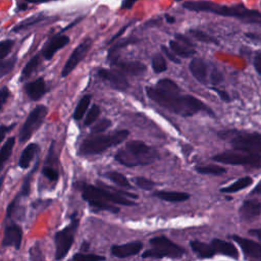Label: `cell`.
Instances as JSON below:
<instances>
[{
    "label": "cell",
    "instance_id": "obj_1",
    "mask_svg": "<svg viewBox=\"0 0 261 261\" xmlns=\"http://www.w3.org/2000/svg\"><path fill=\"white\" fill-rule=\"evenodd\" d=\"M146 93L148 97L161 107L182 116H192L200 111H205L209 115H214L213 111L201 100L191 96L181 95L180 89L173 91H165L158 87H147Z\"/></svg>",
    "mask_w": 261,
    "mask_h": 261
},
{
    "label": "cell",
    "instance_id": "obj_2",
    "mask_svg": "<svg viewBox=\"0 0 261 261\" xmlns=\"http://www.w3.org/2000/svg\"><path fill=\"white\" fill-rule=\"evenodd\" d=\"M182 6L192 11L198 12H210L222 16L234 17L244 22L251 24L261 25V13L257 10L249 9L248 7L242 4L234 5H222L211 1L206 0H197V1H187Z\"/></svg>",
    "mask_w": 261,
    "mask_h": 261
},
{
    "label": "cell",
    "instance_id": "obj_3",
    "mask_svg": "<svg viewBox=\"0 0 261 261\" xmlns=\"http://www.w3.org/2000/svg\"><path fill=\"white\" fill-rule=\"evenodd\" d=\"M114 158L126 167H134L153 163L159 158V153L142 141H129L115 153Z\"/></svg>",
    "mask_w": 261,
    "mask_h": 261
},
{
    "label": "cell",
    "instance_id": "obj_4",
    "mask_svg": "<svg viewBox=\"0 0 261 261\" xmlns=\"http://www.w3.org/2000/svg\"><path fill=\"white\" fill-rule=\"evenodd\" d=\"M129 136L127 129H116L110 134H97L85 139L79 148L80 155H96L124 142Z\"/></svg>",
    "mask_w": 261,
    "mask_h": 261
},
{
    "label": "cell",
    "instance_id": "obj_5",
    "mask_svg": "<svg viewBox=\"0 0 261 261\" xmlns=\"http://www.w3.org/2000/svg\"><path fill=\"white\" fill-rule=\"evenodd\" d=\"M75 186H76V189H79L82 192L83 199L86 200L87 202L89 200H101V201H106L109 203L124 205V206L137 205L134 199L122 196L117 192L113 191L112 189L108 191L103 189L101 186L95 187L85 181H79L77 184H75Z\"/></svg>",
    "mask_w": 261,
    "mask_h": 261
},
{
    "label": "cell",
    "instance_id": "obj_6",
    "mask_svg": "<svg viewBox=\"0 0 261 261\" xmlns=\"http://www.w3.org/2000/svg\"><path fill=\"white\" fill-rule=\"evenodd\" d=\"M150 245L152 246V248L146 250L142 254V258H180L185 254V250L181 247H179L164 236L151 239Z\"/></svg>",
    "mask_w": 261,
    "mask_h": 261
},
{
    "label": "cell",
    "instance_id": "obj_7",
    "mask_svg": "<svg viewBox=\"0 0 261 261\" xmlns=\"http://www.w3.org/2000/svg\"><path fill=\"white\" fill-rule=\"evenodd\" d=\"M80 224V218L77 214L74 212L70 215V222L61 230L57 231L54 236V244H55V259L61 260L65 258L67 253L69 252L73 242L74 236L77 231Z\"/></svg>",
    "mask_w": 261,
    "mask_h": 261
},
{
    "label": "cell",
    "instance_id": "obj_8",
    "mask_svg": "<svg viewBox=\"0 0 261 261\" xmlns=\"http://www.w3.org/2000/svg\"><path fill=\"white\" fill-rule=\"evenodd\" d=\"M219 137L228 139L231 146L237 150H244L261 154V134L259 133H241L228 130L219 133Z\"/></svg>",
    "mask_w": 261,
    "mask_h": 261
},
{
    "label": "cell",
    "instance_id": "obj_9",
    "mask_svg": "<svg viewBox=\"0 0 261 261\" xmlns=\"http://www.w3.org/2000/svg\"><path fill=\"white\" fill-rule=\"evenodd\" d=\"M212 159L216 162L230 165H243L254 168L261 167V154L244 150L236 149V151H225L218 153L214 155Z\"/></svg>",
    "mask_w": 261,
    "mask_h": 261
},
{
    "label": "cell",
    "instance_id": "obj_10",
    "mask_svg": "<svg viewBox=\"0 0 261 261\" xmlns=\"http://www.w3.org/2000/svg\"><path fill=\"white\" fill-rule=\"evenodd\" d=\"M48 108L45 105H37L28 115L25 121L23 122L22 126L20 127L18 137L19 142L24 143L29 141L32 136L40 128L42 125L45 117L47 116Z\"/></svg>",
    "mask_w": 261,
    "mask_h": 261
},
{
    "label": "cell",
    "instance_id": "obj_11",
    "mask_svg": "<svg viewBox=\"0 0 261 261\" xmlns=\"http://www.w3.org/2000/svg\"><path fill=\"white\" fill-rule=\"evenodd\" d=\"M91 46H92V40L88 38V39H85L80 45H77V47L74 48V50L66 60L61 70L62 77H66L69 73H71V71L77 66V64L86 57Z\"/></svg>",
    "mask_w": 261,
    "mask_h": 261
},
{
    "label": "cell",
    "instance_id": "obj_12",
    "mask_svg": "<svg viewBox=\"0 0 261 261\" xmlns=\"http://www.w3.org/2000/svg\"><path fill=\"white\" fill-rule=\"evenodd\" d=\"M109 60L112 67L124 75H140L147 69V66L138 60H121L117 56H113Z\"/></svg>",
    "mask_w": 261,
    "mask_h": 261
},
{
    "label": "cell",
    "instance_id": "obj_13",
    "mask_svg": "<svg viewBox=\"0 0 261 261\" xmlns=\"http://www.w3.org/2000/svg\"><path fill=\"white\" fill-rule=\"evenodd\" d=\"M97 75L107 82L113 89L118 91H125L129 88V83L125 75L115 69L100 68L97 71Z\"/></svg>",
    "mask_w": 261,
    "mask_h": 261
},
{
    "label": "cell",
    "instance_id": "obj_14",
    "mask_svg": "<svg viewBox=\"0 0 261 261\" xmlns=\"http://www.w3.org/2000/svg\"><path fill=\"white\" fill-rule=\"evenodd\" d=\"M22 228L16 223H10L5 226L4 234L2 239V247H14L15 250H19L22 243Z\"/></svg>",
    "mask_w": 261,
    "mask_h": 261
},
{
    "label": "cell",
    "instance_id": "obj_15",
    "mask_svg": "<svg viewBox=\"0 0 261 261\" xmlns=\"http://www.w3.org/2000/svg\"><path fill=\"white\" fill-rule=\"evenodd\" d=\"M231 239L239 245L247 258L261 260V245L259 243L237 234L231 236Z\"/></svg>",
    "mask_w": 261,
    "mask_h": 261
},
{
    "label": "cell",
    "instance_id": "obj_16",
    "mask_svg": "<svg viewBox=\"0 0 261 261\" xmlns=\"http://www.w3.org/2000/svg\"><path fill=\"white\" fill-rule=\"evenodd\" d=\"M68 43H69V38L67 36L58 34V35L52 37L46 43V45L43 47V49L41 51V54L46 60H50L58 50H60L61 48L66 46Z\"/></svg>",
    "mask_w": 261,
    "mask_h": 261
},
{
    "label": "cell",
    "instance_id": "obj_17",
    "mask_svg": "<svg viewBox=\"0 0 261 261\" xmlns=\"http://www.w3.org/2000/svg\"><path fill=\"white\" fill-rule=\"evenodd\" d=\"M143 248V244L140 241H134L122 245H114L111 247L110 252L114 257L126 258L137 255Z\"/></svg>",
    "mask_w": 261,
    "mask_h": 261
},
{
    "label": "cell",
    "instance_id": "obj_18",
    "mask_svg": "<svg viewBox=\"0 0 261 261\" xmlns=\"http://www.w3.org/2000/svg\"><path fill=\"white\" fill-rule=\"evenodd\" d=\"M24 90L32 101H38L46 94L47 86L43 77H38L33 82L27 83L24 85Z\"/></svg>",
    "mask_w": 261,
    "mask_h": 261
},
{
    "label": "cell",
    "instance_id": "obj_19",
    "mask_svg": "<svg viewBox=\"0 0 261 261\" xmlns=\"http://www.w3.org/2000/svg\"><path fill=\"white\" fill-rule=\"evenodd\" d=\"M190 71L193 76L201 84H206L208 81V66L202 58L195 57L192 59L189 65Z\"/></svg>",
    "mask_w": 261,
    "mask_h": 261
},
{
    "label": "cell",
    "instance_id": "obj_20",
    "mask_svg": "<svg viewBox=\"0 0 261 261\" xmlns=\"http://www.w3.org/2000/svg\"><path fill=\"white\" fill-rule=\"evenodd\" d=\"M261 214V203L257 200H246L240 208V216L243 220H252Z\"/></svg>",
    "mask_w": 261,
    "mask_h": 261
},
{
    "label": "cell",
    "instance_id": "obj_21",
    "mask_svg": "<svg viewBox=\"0 0 261 261\" xmlns=\"http://www.w3.org/2000/svg\"><path fill=\"white\" fill-rule=\"evenodd\" d=\"M211 244L216 254H221L233 259L239 258V252L234 247V245H232L231 243L220 240V239H213L211 241Z\"/></svg>",
    "mask_w": 261,
    "mask_h": 261
},
{
    "label": "cell",
    "instance_id": "obj_22",
    "mask_svg": "<svg viewBox=\"0 0 261 261\" xmlns=\"http://www.w3.org/2000/svg\"><path fill=\"white\" fill-rule=\"evenodd\" d=\"M40 147L38 144L36 143H31L29 144L21 152L19 160H18V165L20 168L22 169H27L30 167L31 162L33 161V159L35 158L36 154L39 153Z\"/></svg>",
    "mask_w": 261,
    "mask_h": 261
},
{
    "label": "cell",
    "instance_id": "obj_23",
    "mask_svg": "<svg viewBox=\"0 0 261 261\" xmlns=\"http://www.w3.org/2000/svg\"><path fill=\"white\" fill-rule=\"evenodd\" d=\"M39 167V159L36 161V163L34 164L33 168L29 171V173L25 175L22 184H21V187H20V190L19 192L16 194V196L13 198L15 199L17 202H20V200L22 198H25L30 195L31 193V186H32V181H33V177H34V174L35 172L37 171Z\"/></svg>",
    "mask_w": 261,
    "mask_h": 261
},
{
    "label": "cell",
    "instance_id": "obj_24",
    "mask_svg": "<svg viewBox=\"0 0 261 261\" xmlns=\"http://www.w3.org/2000/svg\"><path fill=\"white\" fill-rule=\"evenodd\" d=\"M153 196L163 201L171 202V203L184 202L190 198V195L188 193L175 192V191H156L153 193Z\"/></svg>",
    "mask_w": 261,
    "mask_h": 261
},
{
    "label": "cell",
    "instance_id": "obj_25",
    "mask_svg": "<svg viewBox=\"0 0 261 261\" xmlns=\"http://www.w3.org/2000/svg\"><path fill=\"white\" fill-rule=\"evenodd\" d=\"M190 246L193 252L201 258H211L216 254L211 243L207 244L200 241H192Z\"/></svg>",
    "mask_w": 261,
    "mask_h": 261
},
{
    "label": "cell",
    "instance_id": "obj_26",
    "mask_svg": "<svg viewBox=\"0 0 261 261\" xmlns=\"http://www.w3.org/2000/svg\"><path fill=\"white\" fill-rule=\"evenodd\" d=\"M41 62V56L40 54H36L34 55L24 65V67L21 70L20 73V77H19V82H25L31 75L32 73L38 68L39 64Z\"/></svg>",
    "mask_w": 261,
    "mask_h": 261
},
{
    "label": "cell",
    "instance_id": "obj_27",
    "mask_svg": "<svg viewBox=\"0 0 261 261\" xmlns=\"http://www.w3.org/2000/svg\"><path fill=\"white\" fill-rule=\"evenodd\" d=\"M169 48L176 55H178L180 57H184V58L190 57L193 54H195V50L192 47H190V46H188V45H186V44H184V43H181L177 40H171L169 42Z\"/></svg>",
    "mask_w": 261,
    "mask_h": 261
},
{
    "label": "cell",
    "instance_id": "obj_28",
    "mask_svg": "<svg viewBox=\"0 0 261 261\" xmlns=\"http://www.w3.org/2000/svg\"><path fill=\"white\" fill-rule=\"evenodd\" d=\"M253 182V179L251 176H244L240 179H238L237 181L232 182L231 185L224 187L221 189L222 193H236L239 191H242L248 187H250Z\"/></svg>",
    "mask_w": 261,
    "mask_h": 261
},
{
    "label": "cell",
    "instance_id": "obj_29",
    "mask_svg": "<svg viewBox=\"0 0 261 261\" xmlns=\"http://www.w3.org/2000/svg\"><path fill=\"white\" fill-rule=\"evenodd\" d=\"M14 145H15V138L10 137L5 141L4 145L0 148V172H1L5 162L9 159Z\"/></svg>",
    "mask_w": 261,
    "mask_h": 261
},
{
    "label": "cell",
    "instance_id": "obj_30",
    "mask_svg": "<svg viewBox=\"0 0 261 261\" xmlns=\"http://www.w3.org/2000/svg\"><path fill=\"white\" fill-rule=\"evenodd\" d=\"M45 18V15L43 13H40V14H36V15H33L29 18H25L24 20H22L21 22H19L18 24H16L13 29H12V32L14 33H17V32H20V31H23V30H27L39 22H41L42 20H44Z\"/></svg>",
    "mask_w": 261,
    "mask_h": 261
},
{
    "label": "cell",
    "instance_id": "obj_31",
    "mask_svg": "<svg viewBox=\"0 0 261 261\" xmlns=\"http://www.w3.org/2000/svg\"><path fill=\"white\" fill-rule=\"evenodd\" d=\"M90 103H91V95H85L81 98V100L77 102L76 107L73 112L74 120H81L84 117Z\"/></svg>",
    "mask_w": 261,
    "mask_h": 261
},
{
    "label": "cell",
    "instance_id": "obj_32",
    "mask_svg": "<svg viewBox=\"0 0 261 261\" xmlns=\"http://www.w3.org/2000/svg\"><path fill=\"white\" fill-rule=\"evenodd\" d=\"M103 176H105L108 179H111L114 184H116L117 186H119L121 188L132 189L130 182L122 173H119L117 171H107L103 174Z\"/></svg>",
    "mask_w": 261,
    "mask_h": 261
},
{
    "label": "cell",
    "instance_id": "obj_33",
    "mask_svg": "<svg viewBox=\"0 0 261 261\" xmlns=\"http://www.w3.org/2000/svg\"><path fill=\"white\" fill-rule=\"evenodd\" d=\"M89 205L94 209V210H103V211H108L111 213H117L119 212V208L113 204H109V202L106 201H101V200H89L88 201Z\"/></svg>",
    "mask_w": 261,
    "mask_h": 261
},
{
    "label": "cell",
    "instance_id": "obj_34",
    "mask_svg": "<svg viewBox=\"0 0 261 261\" xmlns=\"http://www.w3.org/2000/svg\"><path fill=\"white\" fill-rule=\"evenodd\" d=\"M196 171L201 174H209V175H220L225 173V168L219 165H204V166H196Z\"/></svg>",
    "mask_w": 261,
    "mask_h": 261
},
{
    "label": "cell",
    "instance_id": "obj_35",
    "mask_svg": "<svg viewBox=\"0 0 261 261\" xmlns=\"http://www.w3.org/2000/svg\"><path fill=\"white\" fill-rule=\"evenodd\" d=\"M16 56H13L8 59H0V79L7 75L15 66Z\"/></svg>",
    "mask_w": 261,
    "mask_h": 261
},
{
    "label": "cell",
    "instance_id": "obj_36",
    "mask_svg": "<svg viewBox=\"0 0 261 261\" xmlns=\"http://www.w3.org/2000/svg\"><path fill=\"white\" fill-rule=\"evenodd\" d=\"M152 68L153 70L156 72V73H160V72H163L167 69V64H166V60L165 58L163 57V55L161 54H155L153 57H152Z\"/></svg>",
    "mask_w": 261,
    "mask_h": 261
},
{
    "label": "cell",
    "instance_id": "obj_37",
    "mask_svg": "<svg viewBox=\"0 0 261 261\" xmlns=\"http://www.w3.org/2000/svg\"><path fill=\"white\" fill-rule=\"evenodd\" d=\"M100 112H101V109H100V107L97 104L92 105V107L90 108V110L88 111V113H87V115H86V117L84 119V124L86 126L92 125L94 122H96L97 118L100 115Z\"/></svg>",
    "mask_w": 261,
    "mask_h": 261
},
{
    "label": "cell",
    "instance_id": "obj_38",
    "mask_svg": "<svg viewBox=\"0 0 261 261\" xmlns=\"http://www.w3.org/2000/svg\"><path fill=\"white\" fill-rule=\"evenodd\" d=\"M111 125V120L108 118H102L98 122H96L92 127H91V134L92 135H97L101 134L104 130H106L109 126Z\"/></svg>",
    "mask_w": 261,
    "mask_h": 261
},
{
    "label": "cell",
    "instance_id": "obj_39",
    "mask_svg": "<svg viewBox=\"0 0 261 261\" xmlns=\"http://www.w3.org/2000/svg\"><path fill=\"white\" fill-rule=\"evenodd\" d=\"M134 182L140 189H143L145 191H151L155 187V185H156L152 179H149V178L143 177V176L135 177L134 178Z\"/></svg>",
    "mask_w": 261,
    "mask_h": 261
},
{
    "label": "cell",
    "instance_id": "obj_40",
    "mask_svg": "<svg viewBox=\"0 0 261 261\" xmlns=\"http://www.w3.org/2000/svg\"><path fill=\"white\" fill-rule=\"evenodd\" d=\"M190 34H191L194 38H196L197 40H199V41H201V42L217 44V41H216L213 37L209 36L208 34L204 33V32H202V31H200V30H191V31H190Z\"/></svg>",
    "mask_w": 261,
    "mask_h": 261
},
{
    "label": "cell",
    "instance_id": "obj_41",
    "mask_svg": "<svg viewBox=\"0 0 261 261\" xmlns=\"http://www.w3.org/2000/svg\"><path fill=\"white\" fill-rule=\"evenodd\" d=\"M72 260L77 261H98V260H105L104 256L95 255V254H85V253H77L72 256Z\"/></svg>",
    "mask_w": 261,
    "mask_h": 261
},
{
    "label": "cell",
    "instance_id": "obj_42",
    "mask_svg": "<svg viewBox=\"0 0 261 261\" xmlns=\"http://www.w3.org/2000/svg\"><path fill=\"white\" fill-rule=\"evenodd\" d=\"M42 174L51 181H57L59 177V173L57 169L51 165H44L42 169Z\"/></svg>",
    "mask_w": 261,
    "mask_h": 261
},
{
    "label": "cell",
    "instance_id": "obj_43",
    "mask_svg": "<svg viewBox=\"0 0 261 261\" xmlns=\"http://www.w3.org/2000/svg\"><path fill=\"white\" fill-rule=\"evenodd\" d=\"M13 45L14 41L10 39L0 41V59H4L10 53Z\"/></svg>",
    "mask_w": 261,
    "mask_h": 261
},
{
    "label": "cell",
    "instance_id": "obj_44",
    "mask_svg": "<svg viewBox=\"0 0 261 261\" xmlns=\"http://www.w3.org/2000/svg\"><path fill=\"white\" fill-rule=\"evenodd\" d=\"M9 96H10V92H9L8 87H6V86L2 87L0 89V111L2 110L4 105L6 104Z\"/></svg>",
    "mask_w": 261,
    "mask_h": 261
},
{
    "label": "cell",
    "instance_id": "obj_45",
    "mask_svg": "<svg viewBox=\"0 0 261 261\" xmlns=\"http://www.w3.org/2000/svg\"><path fill=\"white\" fill-rule=\"evenodd\" d=\"M161 49H162L163 53L165 54V56H167L168 59H170L172 62L180 63V60L176 57V54L173 51H171L170 48H167L166 46H161Z\"/></svg>",
    "mask_w": 261,
    "mask_h": 261
},
{
    "label": "cell",
    "instance_id": "obj_46",
    "mask_svg": "<svg viewBox=\"0 0 261 261\" xmlns=\"http://www.w3.org/2000/svg\"><path fill=\"white\" fill-rule=\"evenodd\" d=\"M15 124L16 123H13V124H10V125H5V124L0 125V144L4 140L6 135L15 126Z\"/></svg>",
    "mask_w": 261,
    "mask_h": 261
},
{
    "label": "cell",
    "instance_id": "obj_47",
    "mask_svg": "<svg viewBox=\"0 0 261 261\" xmlns=\"http://www.w3.org/2000/svg\"><path fill=\"white\" fill-rule=\"evenodd\" d=\"M212 90H213V91L220 97V99L223 100L224 102L230 101V97H229V95H228L227 92H225V91H223V90H220V89H218V88H215V87H213Z\"/></svg>",
    "mask_w": 261,
    "mask_h": 261
},
{
    "label": "cell",
    "instance_id": "obj_48",
    "mask_svg": "<svg viewBox=\"0 0 261 261\" xmlns=\"http://www.w3.org/2000/svg\"><path fill=\"white\" fill-rule=\"evenodd\" d=\"M211 81H212L213 84H218V83H220V82L222 81V74H221V72H219L218 70L214 69V70L212 71V74H211Z\"/></svg>",
    "mask_w": 261,
    "mask_h": 261
},
{
    "label": "cell",
    "instance_id": "obj_49",
    "mask_svg": "<svg viewBox=\"0 0 261 261\" xmlns=\"http://www.w3.org/2000/svg\"><path fill=\"white\" fill-rule=\"evenodd\" d=\"M254 67L256 69V71L261 74V53L257 54L256 57L254 58Z\"/></svg>",
    "mask_w": 261,
    "mask_h": 261
},
{
    "label": "cell",
    "instance_id": "obj_50",
    "mask_svg": "<svg viewBox=\"0 0 261 261\" xmlns=\"http://www.w3.org/2000/svg\"><path fill=\"white\" fill-rule=\"evenodd\" d=\"M175 38H176L177 41H179V42H181V43H184V44H186V45H188L190 47H193V43L187 37L177 34V35H175Z\"/></svg>",
    "mask_w": 261,
    "mask_h": 261
},
{
    "label": "cell",
    "instance_id": "obj_51",
    "mask_svg": "<svg viewBox=\"0 0 261 261\" xmlns=\"http://www.w3.org/2000/svg\"><path fill=\"white\" fill-rule=\"evenodd\" d=\"M137 1H138V0H123L121 7H122V8L129 9V8L135 4V2H137Z\"/></svg>",
    "mask_w": 261,
    "mask_h": 261
},
{
    "label": "cell",
    "instance_id": "obj_52",
    "mask_svg": "<svg viewBox=\"0 0 261 261\" xmlns=\"http://www.w3.org/2000/svg\"><path fill=\"white\" fill-rule=\"evenodd\" d=\"M251 195H260L261 194V181L251 191V193H250Z\"/></svg>",
    "mask_w": 261,
    "mask_h": 261
},
{
    "label": "cell",
    "instance_id": "obj_53",
    "mask_svg": "<svg viewBox=\"0 0 261 261\" xmlns=\"http://www.w3.org/2000/svg\"><path fill=\"white\" fill-rule=\"evenodd\" d=\"M251 234L257 237L260 241H261V228H257V229H252L249 231Z\"/></svg>",
    "mask_w": 261,
    "mask_h": 261
},
{
    "label": "cell",
    "instance_id": "obj_54",
    "mask_svg": "<svg viewBox=\"0 0 261 261\" xmlns=\"http://www.w3.org/2000/svg\"><path fill=\"white\" fill-rule=\"evenodd\" d=\"M126 28H127V25L123 27V28H122V29H121V30H120V31H119V32H118V33H117V34H116V35H115V36H114V37H113V38H112V39L109 41V43H111V42L115 41V40H116V39H117L119 36H121V35H122V33L125 31V29H126Z\"/></svg>",
    "mask_w": 261,
    "mask_h": 261
},
{
    "label": "cell",
    "instance_id": "obj_55",
    "mask_svg": "<svg viewBox=\"0 0 261 261\" xmlns=\"http://www.w3.org/2000/svg\"><path fill=\"white\" fill-rule=\"evenodd\" d=\"M29 3H43V2H48V1H52V0H25Z\"/></svg>",
    "mask_w": 261,
    "mask_h": 261
},
{
    "label": "cell",
    "instance_id": "obj_56",
    "mask_svg": "<svg viewBox=\"0 0 261 261\" xmlns=\"http://www.w3.org/2000/svg\"><path fill=\"white\" fill-rule=\"evenodd\" d=\"M3 180H4V175H2L0 177V191H1V188H2V184H3Z\"/></svg>",
    "mask_w": 261,
    "mask_h": 261
}]
</instances>
